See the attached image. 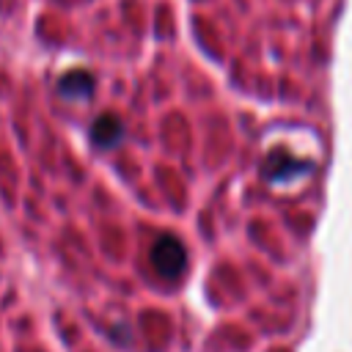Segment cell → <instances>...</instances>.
<instances>
[{
	"mask_svg": "<svg viewBox=\"0 0 352 352\" xmlns=\"http://www.w3.org/2000/svg\"><path fill=\"white\" fill-rule=\"evenodd\" d=\"M121 138H124V124L113 113H102L91 124V140L96 148H113L121 143Z\"/></svg>",
	"mask_w": 352,
	"mask_h": 352,
	"instance_id": "cell-2",
	"label": "cell"
},
{
	"mask_svg": "<svg viewBox=\"0 0 352 352\" xmlns=\"http://www.w3.org/2000/svg\"><path fill=\"white\" fill-rule=\"evenodd\" d=\"M151 264L154 270L162 275V278H176L184 272L187 267V250L184 245L170 236V234H162L154 245H151Z\"/></svg>",
	"mask_w": 352,
	"mask_h": 352,
	"instance_id": "cell-1",
	"label": "cell"
},
{
	"mask_svg": "<svg viewBox=\"0 0 352 352\" xmlns=\"http://www.w3.org/2000/svg\"><path fill=\"white\" fill-rule=\"evenodd\" d=\"M58 94L66 96V99H85V96L94 94V77L88 72H82V69L66 72L58 80Z\"/></svg>",
	"mask_w": 352,
	"mask_h": 352,
	"instance_id": "cell-3",
	"label": "cell"
}]
</instances>
